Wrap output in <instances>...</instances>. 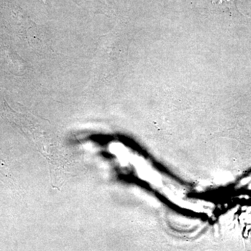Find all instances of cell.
I'll return each instance as SVG.
<instances>
[{"mask_svg": "<svg viewBox=\"0 0 251 251\" xmlns=\"http://www.w3.org/2000/svg\"><path fill=\"white\" fill-rule=\"evenodd\" d=\"M212 3L216 6H222L227 8L231 16L238 14L244 16L237 9L236 0H213Z\"/></svg>", "mask_w": 251, "mask_h": 251, "instance_id": "1", "label": "cell"}]
</instances>
